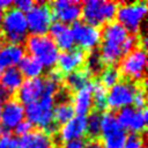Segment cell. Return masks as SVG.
Wrapping results in <instances>:
<instances>
[{
  "mask_svg": "<svg viewBox=\"0 0 148 148\" xmlns=\"http://www.w3.org/2000/svg\"><path fill=\"white\" fill-rule=\"evenodd\" d=\"M127 136H128L127 132L121 128L108 136L101 138L99 140L103 145V148H124Z\"/></svg>",
  "mask_w": 148,
  "mask_h": 148,
  "instance_id": "83f0119b",
  "label": "cell"
},
{
  "mask_svg": "<svg viewBox=\"0 0 148 148\" xmlns=\"http://www.w3.org/2000/svg\"><path fill=\"white\" fill-rule=\"evenodd\" d=\"M2 15H3V12L0 9V24H1V20H2Z\"/></svg>",
  "mask_w": 148,
  "mask_h": 148,
  "instance_id": "f35d334b",
  "label": "cell"
},
{
  "mask_svg": "<svg viewBox=\"0 0 148 148\" xmlns=\"http://www.w3.org/2000/svg\"><path fill=\"white\" fill-rule=\"evenodd\" d=\"M10 97H13L12 94H9L6 89H3L2 87H0V103H5L7 99H9Z\"/></svg>",
  "mask_w": 148,
  "mask_h": 148,
  "instance_id": "8d00e7d4",
  "label": "cell"
},
{
  "mask_svg": "<svg viewBox=\"0 0 148 148\" xmlns=\"http://www.w3.org/2000/svg\"><path fill=\"white\" fill-rule=\"evenodd\" d=\"M86 143H87V140L81 138V139H76V140L66 142L64 148H86Z\"/></svg>",
  "mask_w": 148,
  "mask_h": 148,
  "instance_id": "d590c367",
  "label": "cell"
},
{
  "mask_svg": "<svg viewBox=\"0 0 148 148\" xmlns=\"http://www.w3.org/2000/svg\"><path fill=\"white\" fill-rule=\"evenodd\" d=\"M49 31H50L49 36L53 39L58 50L60 49V50H62V52H65V51H69V50L74 49L75 43H74L71 27L56 21L54 23L51 24Z\"/></svg>",
  "mask_w": 148,
  "mask_h": 148,
  "instance_id": "e0dca14e",
  "label": "cell"
},
{
  "mask_svg": "<svg viewBox=\"0 0 148 148\" xmlns=\"http://www.w3.org/2000/svg\"><path fill=\"white\" fill-rule=\"evenodd\" d=\"M72 105L77 116H87L92 111V81L86 88L72 95Z\"/></svg>",
  "mask_w": 148,
  "mask_h": 148,
  "instance_id": "ffe728a7",
  "label": "cell"
},
{
  "mask_svg": "<svg viewBox=\"0 0 148 148\" xmlns=\"http://www.w3.org/2000/svg\"><path fill=\"white\" fill-rule=\"evenodd\" d=\"M118 2L103 0H88L81 5V16L83 22L99 28L112 22L116 16Z\"/></svg>",
  "mask_w": 148,
  "mask_h": 148,
  "instance_id": "5b68a950",
  "label": "cell"
},
{
  "mask_svg": "<svg viewBox=\"0 0 148 148\" xmlns=\"http://www.w3.org/2000/svg\"><path fill=\"white\" fill-rule=\"evenodd\" d=\"M44 81L43 77H35V79H27L23 81L20 89L14 95L15 98L23 105L31 104L37 102L43 95Z\"/></svg>",
  "mask_w": 148,
  "mask_h": 148,
  "instance_id": "9a60e30c",
  "label": "cell"
},
{
  "mask_svg": "<svg viewBox=\"0 0 148 148\" xmlns=\"http://www.w3.org/2000/svg\"><path fill=\"white\" fill-rule=\"evenodd\" d=\"M74 109L72 102H60L54 104L53 108V120L59 126H62L74 117Z\"/></svg>",
  "mask_w": 148,
  "mask_h": 148,
  "instance_id": "cb8c5ba5",
  "label": "cell"
},
{
  "mask_svg": "<svg viewBox=\"0 0 148 148\" xmlns=\"http://www.w3.org/2000/svg\"><path fill=\"white\" fill-rule=\"evenodd\" d=\"M145 148H146V147H145Z\"/></svg>",
  "mask_w": 148,
  "mask_h": 148,
  "instance_id": "7bdbcfd3",
  "label": "cell"
},
{
  "mask_svg": "<svg viewBox=\"0 0 148 148\" xmlns=\"http://www.w3.org/2000/svg\"><path fill=\"white\" fill-rule=\"evenodd\" d=\"M92 77L90 76V74L86 71L84 67L76 69L69 74H66L64 76V87L69 90L72 94L86 88L87 86H89L91 83Z\"/></svg>",
  "mask_w": 148,
  "mask_h": 148,
  "instance_id": "44dd1931",
  "label": "cell"
},
{
  "mask_svg": "<svg viewBox=\"0 0 148 148\" xmlns=\"http://www.w3.org/2000/svg\"><path fill=\"white\" fill-rule=\"evenodd\" d=\"M1 109H2V104L0 103V118H1Z\"/></svg>",
  "mask_w": 148,
  "mask_h": 148,
  "instance_id": "ab89813d",
  "label": "cell"
},
{
  "mask_svg": "<svg viewBox=\"0 0 148 148\" xmlns=\"http://www.w3.org/2000/svg\"><path fill=\"white\" fill-rule=\"evenodd\" d=\"M121 130L120 125L117 121L116 114L112 111H104L101 114V138L108 136L117 131Z\"/></svg>",
  "mask_w": 148,
  "mask_h": 148,
  "instance_id": "4316f807",
  "label": "cell"
},
{
  "mask_svg": "<svg viewBox=\"0 0 148 148\" xmlns=\"http://www.w3.org/2000/svg\"><path fill=\"white\" fill-rule=\"evenodd\" d=\"M145 133L141 134H131L127 136L124 148H145Z\"/></svg>",
  "mask_w": 148,
  "mask_h": 148,
  "instance_id": "1f68e13d",
  "label": "cell"
},
{
  "mask_svg": "<svg viewBox=\"0 0 148 148\" xmlns=\"http://www.w3.org/2000/svg\"><path fill=\"white\" fill-rule=\"evenodd\" d=\"M54 148H64V147H61V146H57V147H56V146H54Z\"/></svg>",
  "mask_w": 148,
  "mask_h": 148,
  "instance_id": "60d3db41",
  "label": "cell"
},
{
  "mask_svg": "<svg viewBox=\"0 0 148 148\" xmlns=\"http://www.w3.org/2000/svg\"><path fill=\"white\" fill-rule=\"evenodd\" d=\"M0 148H18V142L10 134L0 136Z\"/></svg>",
  "mask_w": 148,
  "mask_h": 148,
  "instance_id": "d6a6232c",
  "label": "cell"
},
{
  "mask_svg": "<svg viewBox=\"0 0 148 148\" xmlns=\"http://www.w3.org/2000/svg\"><path fill=\"white\" fill-rule=\"evenodd\" d=\"M104 66L105 65L102 61L99 52L96 49L87 52V57H86V61H84L83 67L90 74L91 77H96L97 75H99L101 72L104 69Z\"/></svg>",
  "mask_w": 148,
  "mask_h": 148,
  "instance_id": "484cf974",
  "label": "cell"
},
{
  "mask_svg": "<svg viewBox=\"0 0 148 148\" xmlns=\"http://www.w3.org/2000/svg\"><path fill=\"white\" fill-rule=\"evenodd\" d=\"M30 57L43 67H53L59 57V50L49 35H30L25 39V49Z\"/></svg>",
  "mask_w": 148,
  "mask_h": 148,
  "instance_id": "277c9868",
  "label": "cell"
},
{
  "mask_svg": "<svg viewBox=\"0 0 148 148\" xmlns=\"http://www.w3.org/2000/svg\"><path fill=\"white\" fill-rule=\"evenodd\" d=\"M18 69L22 73L23 77L25 76L27 79H35L42 75L44 67L32 57L24 56L18 64Z\"/></svg>",
  "mask_w": 148,
  "mask_h": 148,
  "instance_id": "603a6c76",
  "label": "cell"
},
{
  "mask_svg": "<svg viewBox=\"0 0 148 148\" xmlns=\"http://www.w3.org/2000/svg\"><path fill=\"white\" fill-rule=\"evenodd\" d=\"M81 5L82 2L74 0H57L51 2L49 6L52 16L58 22L67 24L74 23L79 20L81 16Z\"/></svg>",
  "mask_w": 148,
  "mask_h": 148,
  "instance_id": "7c38bea8",
  "label": "cell"
},
{
  "mask_svg": "<svg viewBox=\"0 0 148 148\" xmlns=\"http://www.w3.org/2000/svg\"><path fill=\"white\" fill-rule=\"evenodd\" d=\"M28 37L25 14L15 7L6 9L0 24V38L5 43L22 45Z\"/></svg>",
  "mask_w": 148,
  "mask_h": 148,
  "instance_id": "3957f363",
  "label": "cell"
},
{
  "mask_svg": "<svg viewBox=\"0 0 148 148\" xmlns=\"http://www.w3.org/2000/svg\"><path fill=\"white\" fill-rule=\"evenodd\" d=\"M13 6V1H9V0H0V9L1 10H6L8 8H10Z\"/></svg>",
  "mask_w": 148,
  "mask_h": 148,
  "instance_id": "74e56055",
  "label": "cell"
},
{
  "mask_svg": "<svg viewBox=\"0 0 148 148\" xmlns=\"http://www.w3.org/2000/svg\"><path fill=\"white\" fill-rule=\"evenodd\" d=\"M24 118V106L15 98V96L7 99L5 103H2L1 109V125L12 131L20 124Z\"/></svg>",
  "mask_w": 148,
  "mask_h": 148,
  "instance_id": "4fadbf2b",
  "label": "cell"
},
{
  "mask_svg": "<svg viewBox=\"0 0 148 148\" xmlns=\"http://www.w3.org/2000/svg\"><path fill=\"white\" fill-rule=\"evenodd\" d=\"M132 103L134 104V109L135 110H145L146 109V103H147V98H146V81H142V82L138 83V87H136V90L134 92Z\"/></svg>",
  "mask_w": 148,
  "mask_h": 148,
  "instance_id": "4dcf8cb0",
  "label": "cell"
},
{
  "mask_svg": "<svg viewBox=\"0 0 148 148\" xmlns=\"http://www.w3.org/2000/svg\"><path fill=\"white\" fill-rule=\"evenodd\" d=\"M25 51L22 45L3 43L0 46V72L18 65Z\"/></svg>",
  "mask_w": 148,
  "mask_h": 148,
  "instance_id": "d6986e66",
  "label": "cell"
},
{
  "mask_svg": "<svg viewBox=\"0 0 148 148\" xmlns=\"http://www.w3.org/2000/svg\"><path fill=\"white\" fill-rule=\"evenodd\" d=\"M53 108L54 97L42 95L37 102L27 105L24 109V116L27 117V121L32 126L52 135L58 130V125L53 120Z\"/></svg>",
  "mask_w": 148,
  "mask_h": 148,
  "instance_id": "7a4b0ae2",
  "label": "cell"
},
{
  "mask_svg": "<svg viewBox=\"0 0 148 148\" xmlns=\"http://www.w3.org/2000/svg\"><path fill=\"white\" fill-rule=\"evenodd\" d=\"M32 128H34V126H32L29 121H27V120H22V121H21L20 124H17V126L14 128V132H15L16 135L23 136V135L28 134Z\"/></svg>",
  "mask_w": 148,
  "mask_h": 148,
  "instance_id": "836d02e7",
  "label": "cell"
},
{
  "mask_svg": "<svg viewBox=\"0 0 148 148\" xmlns=\"http://www.w3.org/2000/svg\"><path fill=\"white\" fill-rule=\"evenodd\" d=\"M74 43L79 45L86 52L95 50L101 43V30L99 28L92 27L84 23L83 21H76L71 27Z\"/></svg>",
  "mask_w": 148,
  "mask_h": 148,
  "instance_id": "8fae6325",
  "label": "cell"
},
{
  "mask_svg": "<svg viewBox=\"0 0 148 148\" xmlns=\"http://www.w3.org/2000/svg\"><path fill=\"white\" fill-rule=\"evenodd\" d=\"M148 6L146 1L118 2L116 17L130 35H139L141 24L147 15Z\"/></svg>",
  "mask_w": 148,
  "mask_h": 148,
  "instance_id": "8992f818",
  "label": "cell"
},
{
  "mask_svg": "<svg viewBox=\"0 0 148 148\" xmlns=\"http://www.w3.org/2000/svg\"><path fill=\"white\" fill-rule=\"evenodd\" d=\"M86 130H87V117L74 116L71 120H68L59 128V139L64 143L69 142L72 140L81 139L83 135H86Z\"/></svg>",
  "mask_w": 148,
  "mask_h": 148,
  "instance_id": "2e32d148",
  "label": "cell"
},
{
  "mask_svg": "<svg viewBox=\"0 0 148 148\" xmlns=\"http://www.w3.org/2000/svg\"><path fill=\"white\" fill-rule=\"evenodd\" d=\"M116 118L123 130H128L132 134L145 133L147 126V110H135L133 106H125L117 111Z\"/></svg>",
  "mask_w": 148,
  "mask_h": 148,
  "instance_id": "30bf717a",
  "label": "cell"
},
{
  "mask_svg": "<svg viewBox=\"0 0 148 148\" xmlns=\"http://www.w3.org/2000/svg\"><path fill=\"white\" fill-rule=\"evenodd\" d=\"M23 81H24V77L17 67L7 68L1 73V77H0L1 87L13 96L20 89Z\"/></svg>",
  "mask_w": 148,
  "mask_h": 148,
  "instance_id": "7402d4cb",
  "label": "cell"
},
{
  "mask_svg": "<svg viewBox=\"0 0 148 148\" xmlns=\"http://www.w3.org/2000/svg\"><path fill=\"white\" fill-rule=\"evenodd\" d=\"M28 31L31 35H46L52 24V13L45 2H35L34 7L25 14Z\"/></svg>",
  "mask_w": 148,
  "mask_h": 148,
  "instance_id": "ba28073f",
  "label": "cell"
},
{
  "mask_svg": "<svg viewBox=\"0 0 148 148\" xmlns=\"http://www.w3.org/2000/svg\"><path fill=\"white\" fill-rule=\"evenodd\" d=\"M106 88L98 81H92V111L104 112L106 109Z\"/></svg>",
  "mask_w": 148,
  "mask_h": 148,
  "instance_id": "d4e9b609",
  "label": "cell"
},
{
  "mask_svg": "<svg viewBox=\"0 0 148 148\" xmlns=\"http://www.w3.org/2000/svg\"><path fill=\"white\" fill-rule=\"evenodd\" d=\"M87 52L80 47H74L69 51H65L59 53L58 57V69L64 74H69L76 69L83 67L86 61Z\"/></svg>",
  "mask_w": 148,
  "mask_h": 148,
  "instance_id": "5bb4252c",
  "label": "cell"
},
{
  "mask_svg": "<svg viewBox=\"0 0 148 148\" xmlns=\"http://www.w3.org/2000/svg\"><path fill=\"white\" fill-rule=\"evenodd\" d=\"M17 142L18 148H54L52 135L38 128H32L28 134L21 136Z\"/></svg>",
  "mask_w": 148,
  "mask_h": 148,
  "instance_id": "ac0fdd59",
  "label": "cell"
},
{
  "mask_svg": "<svg viewBox=\"0 0 148 148\" xmlns=\"http://www.w3.org/2000/svg\"><path fill=\"white\" fill-rule=\"evenodd\" d=\"M35 2L31 0H18V1H13V7H15L16 9L21 10L22 13H28L32 7H34Z\"/></svg>",
  "mask_w": 148,
  "mask_h": 148,
  "instance_id": "e575fe53",
  "label": "cell"
},
{
  "mask_svg": "<svg viewBox=\"0 0 148 148\" xmlns=\"http://www.w3.org/2000/svg\"><path fill=\"white\" fill-rule=\"evenodd\" d=\"M130 34L118 22H109L101 30L99 56L105 66H116L123 56V43Z\"/></svg>",
  "mask_w": 148,
  "mask_h": 148,
  "instance_id": "6da1fadb",
  "label": "cell"
},
{
  "mask_svg": "<svg viewBox=\"0 0 148 148\" xmlns=\"http://www.w3.org/2000/svg\"><path fill=\"white\" fill-rule=\"evenodd\" d=\"M138 83L139 82H132L125 79L119 80L110 88V91L106 95V106L117 111L121 108L130 106L132 104Z\"/></svg>",
  "mask_w": 148,
  "mask_h": 148,
  "instance_id": "9c48e42d",
  "label": "cell"
},
{
  "mask_svg": "<svg viewBox=\"0 0 148 148\" xmlns=\"http://www.w3.org/2000/svg\"><path fill=\"white\" fill-rule=\"evenodd\" d=\"M147 53L142 47H136L128 54L124 56L119 61V74L125 80L132 82L146 81Z\"/></svg>",
  "mask_w": 148,
  "mask_h": 148,
  "instance_id": "52a82bcc",
  "label": "cell"
},
{
  "mask_svg": "<svg viewBox=\"0 0 148 148\" xmlns=\"http://www.w3.org/2000/svg\"><path fill=\"white\" fill-rule=\"evenodd\" d=\"M0 77H1V73H0Z\"/></svg>",
  "mask_w": 148,
  "mask_h": 148,
  "instance_id": "b9f144b4",
  "label": "cell"
},
{
  "mask_svg": "<svg viewBox=\"0 0 148 148\" xmlns=\"http://www.w3.org/2000/svg\"><path fill=\"white\" fill-rule=\"evenodd\" d=\"M120 80L119 71L116 66H106L99 74V82L105 88H111Z\"/></svg>",
  "mask_w": 148,
  "mask_h": 148,
  "instance_id": "f546056e",
  "label": "cell"
},
{
  "mask_svg": "<svg viewBox=\"0 0 148 148\" xmlns=\"http://www.w3.org/2000/svg\"><path fill=\"white\" fill-rule=\"evenodd\" d=\"M86 135L88 140L99 139L101 135V114L96 111H91L87 117Z\"/></svg>",
  "mask_w": 148,
  "mask_h": 148,
  "instance_id": "f1b7e54d",
  "label": "cell"
}]
</instances>
